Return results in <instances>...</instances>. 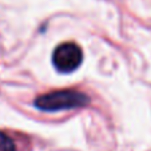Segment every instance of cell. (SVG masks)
Returning a JSON list of instances; mask_svg holds the SVG:
<instances>
[{
	"mask_svg": "<svg viewBox=\"0 0 151 151\" xmlns=\"http://www.w3.org/2000/svg\"><path fill=\"white\" fill-rule=\"evenodd\" d=\"M0 151H16L15 142L3 131H0Z\"/></svg>",
	"mask_w": 151,
	"mask_h": 151,
	"instance_id": "obj_3",
	"label": "cell"
},
{
	"mask_svg": "<svg viewBox=\"0 0 151 151\" xmlns=\"http://www.w3.org/2000/svg\"><path fill=\"white\" fill-rule=\"evenodd\" d=\"M83 62V51L75 43H62L52 52V64L62 74H71Z\"/></svg>",
	"mask_w": 151,
	"mask_h": 151,
	"instance_id": "obj_2",
	"label": "cell"
},
{
	"mask_svg": "<svg viewBox=\"0 0 151 151\" xmlns=\"http://www.w3.org/2000/svg\"><path fill=\"white\" fill-rule=\"evenodd\" d=\"M90 103V98L76 90H59L40 95L35 100V107L40 111L56 112L64 110L82 109Z\"/></svg>",
	"mask_w": 151,
	"mask_h": 151,
	"instance_id": "obj_1",
	"label": "cell"
}]
</instances>
